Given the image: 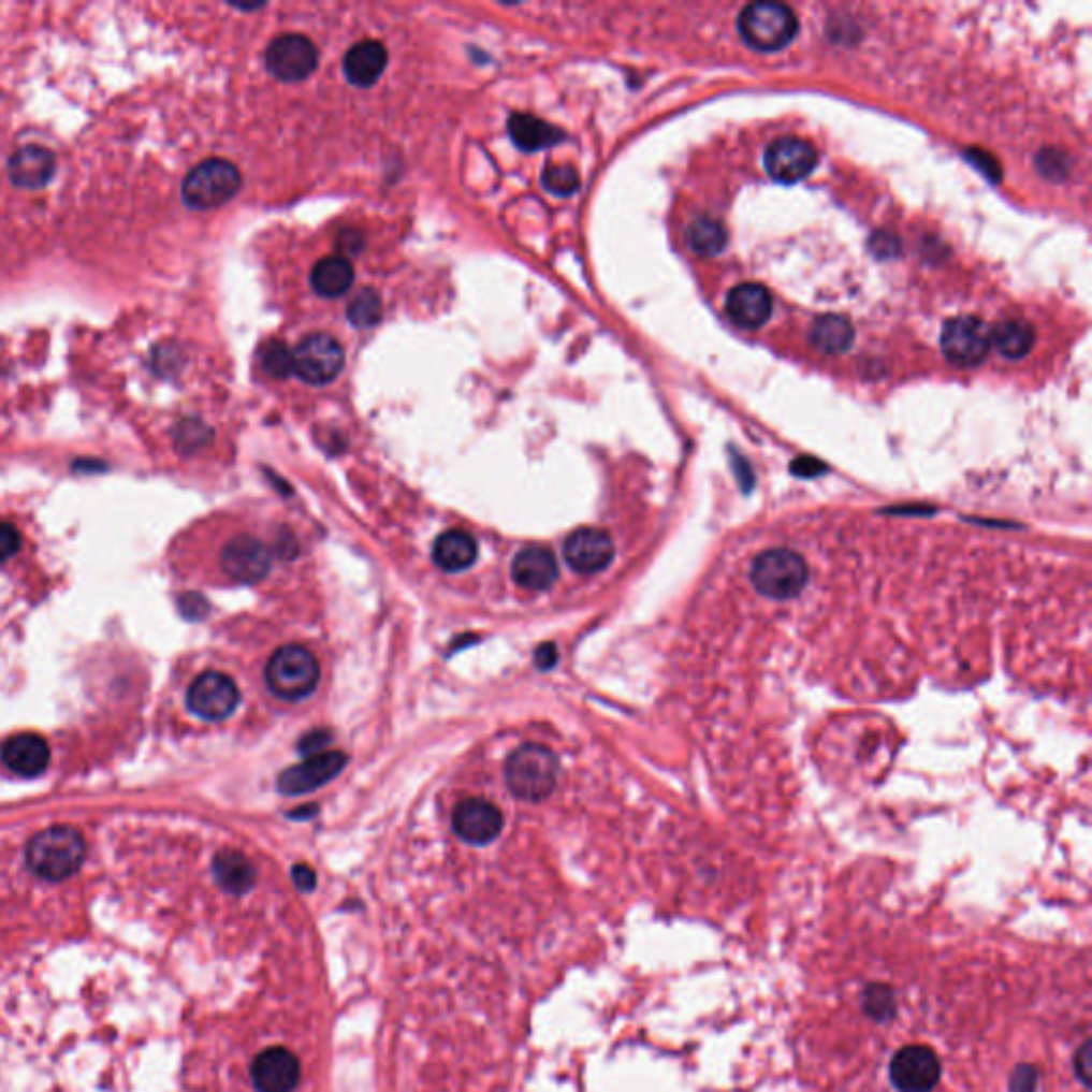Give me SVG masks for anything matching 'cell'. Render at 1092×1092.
<instances>
[{
	"label": "cell",
	"instance_id": "cell-1",
	"mask_svg": "<svg viewBox=\"0 0 1092 1092\" xmlns=\"http://www.w3.org/2000/svg\"><path fill=\"white\" fill-rule=\"evenodd\" d=\"M86 860V841L79 830L52 826L34 834L26 847L28 869L47 882H62L75 875Z\"/></svg>",
	"mask_w": 1092,
	"mask_h": 1092
},
{
	"label": "cell",
	"instance_id": "cell-2",
	"mask_svg": "<svg viewBox=\"0 0 1092 1092\" xmlns=\"http://www.w3.org/2000/svg\"><path fill=\"white\" fill-rule=\"evenodd\" d=\"M504 775L508 789L516 798L527 802H540L549 798L555 789L557 758L549 747L527 743L508 756Z\"/></svg>",
	"mask_w": 1092,
	"mask_h": 1092
},
{
	"label": "cell",
	"instance_id": "cell-3",
	"mask_svg": "<svg viewBox=\"0 0 1092 1092\" xmlns=\"http://www.w3.org/2000/svg\"><path fill=\"white\" fill-rule=\"evenodd\" d=\"M242 188L239 169L224 158H207L188 171L181 184V199L190 209H216L231 201Z\"/></svg>",
	"mask_w": 1092,
	"mask_h": 1092
},
{
	"label": "cell",
	"instance_id": "cell-4",
	"mask_svg": "<svg viewBox=\"0 0 1092 1092\" xmlns=\"http://www.w3.org/2000/svg\"><path fill=\"white\" fill-rule=\"evenodd\" d=\"M320 668L312 653L300 644L278 649L265 666V683L282 700L297 702L318 685Z\"/></svg>",
	"mask_w": 1092,
	"mask_h": 1092
},
{
	"label": "cell",
	"instance_id": "cell-5",
	"mask_svg": "<svg viewBox=\"0 0 1092 1092\" xmlns=\"http://www.w3.org/2000/svg\"><path fill=\"white\" fill-rule=\"evenodd\" d=\"M743 41L758 52H777L791 43L798 32L793 11L781 2H752L739 15Z\"/></svg>",
	"mask_w": 1092,
	"mask_h": 1092
},
{
	"label": "cell",
	"instance_id": "cell-6",
	"mask_svg": "<svg viewBox=\"0 0 1092 1092\" xmlns=\"http://www.w3.org/2000/svg\"><path fill=\"white\" fill-rule=\"evenodd\" d=\"M752 583L756 592L771 600H791L809 583L806 562L787 549H771L752 564Z\"/></svg>",
	"mask_w": 1092,
	"mask_h": 1092
},
{
	"label": "cell",
	"instance_id": "cell-7",
	"mask_svg": "<svg viewBox=\"0 0 1092 1092\" xmlns=\"http://www.w3.org/2000/svg\"><path fill=\"white\" fill-rule=\"evenodd\" d=\"M295 374L312 387L333 382L344 367V348L326 333H312L293 350Z\"/></svg>",
	"mask_w": 1092,
	"mask_h": 1092
},
{
	"label": "cell",
	"instance_id": "cell-8",
	"mask_svg": "<svg viewBox=\"0 0 1092 1092\" xmlns=\"http://www.w3.org/2000/svg\"><path fill=\"white\" fill-rule=\"evenodd\" d=\"M990 329L981 318L958 316L941 331V350L949 363L960 367L979 365L990 352Z\"/></svg>",
	"mask_w": 1092,
	"mask_h": 1092
},
{
	"label": "cell",
	"instance_id": "cell-9",
	"mask_svg": "<svg viewBox=\"0 0 1092 1092\" xmlns=\"http://www.w3.org/2000/svg\"><path fill=\"white\" fill-rule=\"evenodd\" d=\"M267 71L287 84L304 82L318 69V49L304 34H282L265 52Z\"/></svg>",
	"mask_w": 1092,
	"mask_h": 1092
},
{
	"label": "cell",
	"instance_id": "cell-10",
	"mask_svg": "<svg viewBox=\"0 0 1092 1092\" xmlns=\"http://www.w3.org/2000/svg\"><path fill=\"white\" fill-rule=\"evenodd\" d=\"M186 704L196 717L205 722H220L237 709L239 689L231 676L209 670L192 681L186 694Z\"/></svg>",
	"mask_w": 1092,
	"mask_h": 1092
},
{
	"label": "cell",
	"instance_id": "cell-11",
	"mask_svg": "<svg viewBox=\"0 0 1092 1092\" xmlns=\"http://www.w3.org/2000/svg\"><path fill=\"white\" fill-rule=\"evenodd\" d=\"M941 1080V1061L929 1046H905L890 1061V1082L899 1092H933Z\"/></svg>",
	"mask_w": 1092,
	"mask_h": 1092
},
{
	"label": "cell",
	"instance_id": "cell-12",
	"mask_svg": "<svg viewBox=\"0 0 1092 1092\" xmlns=\"http://www.w3.org/2000/svg\"><path fill=\"white\" fill-rule=\"evenodd\" d=\"M272 551L252 536H237L222 549L220 566L237 583H259L272 570Z\"/></svg>",
	"mask_w": 1092,
	"mask_h": 1092
},
{
	"label": "cell",
	"instance_id": "cell-13",
	"mask_svg": "<svg viewBox=\"0 0 1092 1092\" xmlns=\"http://www.w3.org/2000/svg\"><path fill=\"white\" fill-rule=\"evenodd\" d=\"M566 562L583 574L602 572L613 564L615 542L609 532L596 527H581L572 532L564 544Z\"/></svg>",
	"mask_w": 1092,
	"mask_h": 1092
},
{
	"label": "cell",
	"instance_id": "cell-14",
	"mask_svg": "<svg viewBox=\"0 0 1092 1092\" xmlns=\"http://www.w3.org/2000/svg\"><path fill=\"white\" fill-rule=\"evenodd\" d=\"M504 828L501 811L484 798H466L453 811V830L469 845H486Z\"/></svg>",
	"mask_w": 1092,
	"mask_h": 1092
},
{
	"label": "cell",
	"instance_id": "cell-15",
	"mask_svg": "<svg viewBox=\"0 0 1092 1092\" xmlns=\"http://www.w3.org/2000/svg\"><path fill=\"white\" fill-rule=\"evenodd\" d=\"M767 171L781 184H793L804 179L817 164L815 148L798 137L775 140L767 150Z\"/></svg>",
	"mask_w": 1092,
	"mask_h": 1092
},
{
	"label": "cell",
	"instance_id": "cell-16",
	"mask_svg": "<svg viewBox=\"0 0 1092 1092\" xmlns=\"http://www.w3.org/2000/svg\"><path fill=\"white\" fill-rule=\"evenodd\" d=\"M346 762H348V758L341 752L316 754V756H310L306 762L287 769L278 780V789L287 796L308 793L316 787L329 783L333 777H337L344 771Z\"/></svg>",
	"mask_w": 1092,
	"mask_h": 1092
},
{
	"label": "cell",
	"instance_id": "cell-17",
	"mask_svg": "<svg viewBox=\"0 0 1092 1092\" xmlns=\"http://www.w3.org/2000/svg\"><path fill=\"white\" fill-rule=\"evenodd\" d=\"M300 1063L285 1048H270L252 1065V1082L259 1092H293L300 1084Z\"/></svg>",
	"mask_w": 1092,
	"mask_h": 1092
},
{
	"label": "cell",
	"instance_id": "cell-18",
	"mask_svg": "<svg viewBox=\"0 0 1092 1092\" xmlns=\"http://www.w3.org/2000/svg\"><path fill=\"white\" fill-rule=\"evenodd\" d=\"M726 312L741 329H760L773 314V297L762 285L745 282L730 291Z\"/></svg>",
	"mask_w": 1092,
	"mask_h": 1092
},
{
	"label": "cell",
	"instance_id": "cell-19",
	"mask_svg": "<svg viewBox=\"0 0 1092 1092\" xmlns=\"http://www.w3.org/2000/svg\"><path fill=\"white\" fill-rule=\"evenodd\" d=\"M4 767L21 777H37L49 767V747L39 734H15L2 745Z\"/></svg>",
	"mask_w": 1092,
	"mask_h": 1092
},
{
	"label": "cell",
	"instance_id": "cell-20",
	"mask_svg": "<svg viewBox=\"0 0 1092 1092\" xmlns=\"http://www.w3.org/2000/svg\"><path fill=\"white\" fill-rule=\"evenodd\" d=\"M389 62V52L380 41H361L352 45L341 62L346 79L356 88H369L374 86Z\"/></svg>",
	"mask_w": 1092,
	"mask_h": 1092
},
{
	"label": "cell",
	"instance_id": "cell-21",
	"mask_svg": "<svg viewBox=\"0 0 1092 1092\" xmlns=\"http://www.w3.org/2000/svg\"><path fill=\"white\" fill-rule=\"evenodd\" d=\"M512 579L529 592H544L557 579V564L549 549L532 544L516 553L512 562Z\"/></svg>",
	"mask_w": 1092,
	"mask_h": 1092
},
{
	"label": "cell",
	"instance_id": "cell-22",
	"mask_svg": "<svg viewBox=\"0 0 1092 1092\" xmlns=\"http://www.w3.org/2000/svg\"><path fill=\"white\" fill-rule=\"evenodd\" d=\"M56 171V158L41 146H24L9 160V177L17 188H43Z\"/></svg>",
	"mask_w": 1092,
	"mask_h": 1092
},
{
	"label": "cell",
	"instance_id": "cell-23",
	"mask_svg": "<svg viewBox=\"0 0 1092 1092\" xmlns=\"http://www.w3.org/2000/svg\"><path fill=\"white\" fill-rule=\"evenodd\" d=\"M508 135L523 152H538L564 142V133L557 127L529 114H512L508 120Z\"/></svg>",
	"mask_w": 1092,
	"mask_h": 1092
},
{
	"label": "cell",
	"instance_id": "cell-24",
	"mask_svg": "<svg viewBox=\"0 0 1092 1092\" xmlns=\"http://www.w3.org/2000/svg\"><path fill=\"white\" fill-rule=\"evenodd\" d=\"M478 544L464 529H451L436 538L434 544V562L438 568L447 572H462L468 570L476 562Z\"/></svg>",
	"mask_w": 1092,
	"mask_h": 1092
},
{
	"label": "cell",
	"instance_id": "cell-25",
	"mask_svg": "<svg viewBox=\"0 0 1092 1092\" xmlns=\"http://www.w3.org/2000/svg\"><path fill=\"white\" fill-rule=\"evenodd\" d=\"M352 280H354V272L346 257H324L322 261L316 263L312 276H310V285H312L316 295H320L324 300L341 297L344 293H348L352 287Z\"/></svg>",
	"mask_w": 1092,
	"mask_h": 1092
},
{
	"label": "cell",
	"instance_id": "cell-26",
	"mask_svg": "<svg viewBox=\"0 0 1092 1092\" xmlns=\"http://www.w3.org/2000/svg\"><path fill=\"white\" fill-rule=\"evenodd\" d=\"M990 341L1005 359L1018 361L1024 359L1035 346V331L1029 322L1022 320H1001L994 329H990Z\"/></svg>",
	"mask_w": 1092,
	"mask_h": 1092
},
{
	"label": "cell",
	"instance_id": "cell-27",
	"mask_svg": "<svg viewBox=\"0 0 1092 1092\" xmlns=\"http://www.w3.org/2000/svg\"><path fill=\"white\" fill-rule=\"evenodd\" d=\"M854 341V326L845 316L826 314L811 326V344L824 354H841Z\"/></svg>",
	"mask_w": 1092,
	"mask_h": 1092
},
{
	"label": "cell",
	"instance_id": "cell-28",
	"mask_svg": "<svg viewBox=\"0 0 1092 1092\" xmlns=\"http://www.w3.org/2000/svg\"><path fill=\"white\" fill-rule=\"evenodd\" d=\"M214 875H216L218 884L233 894L248 892L257 879V871H254L252 862L244 854L231 851V849L220 851L216 856Z\"/></svg>",
	"mask_w": 1092,
	"mask_h": 1092
},
{
	"label": "cell",
	"instance_id": "cell-29",
	"mask_svg": "<svg viewBox=\"0 0 1092 1092\" xmlns=\"http://www.w3.org/2000/svg\"><path fill=\"white\" fill-rule=\"evenodd\" d=\"M687 242L700 257H717L728 246V229L711 216L696 218L687 229Z\"/></svg>",
	"mask_w": 1092,
	"mask_h": 1092
},
{
	"label": "cell",
	"instance_id": "cell-30",
	"mask_svg": "<svg viewBox=\"0 0 1092 1092\" xmlns=\"http://www.w3.org/2000/svg\"><path fill=\"white\" fill-rule=\"evenodd\" d=\"M862 1009L871 1020L886 1024L899 1011L897 992L888 984H871L862 994Z\"/></svg>",
	"mask_w": 1092,
	"mask_h": 1092
},
{
	"label": "cell",
	"instance_id": "cell-31",
	"mask_svg": "<svg viewBox=\"0 0 1092 1092\" xmlns=\"http://www.w3.org/2000/svg\"><path fill=\"white\" fill-rule=\"evenodd\" d=\"M542 186L555 196H572L581 188V177L570 164H549L542 173Z\"/></svg>",
	"mask_w": 1092,
	"mask_h": 1092
},
{
	"label": "cell",
	"instance_id": "cell-32",
	"mask_svg": "<svg viewBox=\"0 0 1092 1092\" xmlns=\"http://www.w3.org/2000/svg\"><path fill=\"white\" fill-rule=\"evenodd\" d=\"M261 363H263V369L272 376V378H289L291 374H295V367H293V350L285 344V341H270L263 352H261Z\"/></svg>",
	"mask_w": 1092,
	"mask_h": 1092
},
{
	"label": "cell",
	"instance_id": "cell-33",
	"mask_svg": "<svg viewBox=\"0 0 1092 1092\" xmlns=\"http://www.w3.org/2000/svg\"><path fill=\"white\" fill-rule=\"evenodd\" d=\"M382 316V304H380V297L378 293L374 291H363L359 293L352 304L348 306V320L356 326V329H367V326H374Z\"/></svg>",
	"mask_w": 1092,
	"mask_h": 1092
},
{
	"label": "cell",
	"instance_id": "cell-34",
	"mask_svg": "<svg viewBox=\"0 0 1092 1092\" xmlns=\"http://www.w3.org/2000/svg\"><path fill=\"white\" fill-rule=\"evenodd\" d=\"M1039 1072L1035 1065L1022 1063L1009 1076V1092H1037Z\"/></svg>",
	"mask_w": 1092,
	"mask_h": 1092
},
{
	"label": "cell",
	"instance_id": "cell-35",
	"mask_svg": "<svg viewBox=\"0 0 1092 1092\" xmlns=\"http://www.w3.org/2000/svg\"><path fill=\"white\" fill-rule=\"evenodd\" d=\"M21 549V536L11 523L0 521V562L11 559Z\"/></svg>",
	"mask_w": 1092,
	"mask_h": 1092
},
{
	"label": "cell",
	"instance_id": "cell-36",
	"mask_svg": "<svg viewBox=\"0 0 1092 1092\" xmlns=\"http://www.w3.org/2000/svg\"><path fill=\"white\" fill-rule=\"evenodd\" d=\"M1092 1054H1091V1042H1084L1080 1046V1050L1076 1052L1074 1057V1072L1078 1076V1080L1089 1089L1091 1087V1074H1092Z\"/></svg>",
	"mask_w": 1092,
	"mask_h": 1092
},
{
	"label": "cell",
	"instance_id": "cell-37",
	"mask_svg": "<svg viewBox=\"0 0 1092 1092\" xmlns=\"http://www.w3.org/2000/svg\"><path fill=\"white\" fill-rule=\"evenodd\" d=\"M869 248L877 254V259H892L899 252V242L888 233H877L873 235Z\"/></svg>",
	"mask_w": 1092,
	"mask_h": 1092
},
{
	"label": "cell",
	"instance_id": "cell-38",
	"mask_svg": "<svg viewBox=\"0 0 1092 1092\" xmlns=\"http://www.w3.org/2000/svg\"><path fill=\"white\" fill-rule=\"evenodd\" d=\"M331 741V734L324 732V730H314L310 734H306L302 741H300V749L306 754V756H316L326 743Z\"/></svg>",
	"mask_w": 1092,
	"mask_h": 1092
},
{
	"label": "cell",
	"instance_id": "cell-39",
	"mask_svg": "<svg viewBox=\"0 0 1092 1092\" xmlns=\"http://www.w3.org/2000/svg\"><path fill=\"white\" fill-rule=\"evenodd\" d=\"M969 158L992 179H999L1001 177V166L994 162V158L990 155H984V152H969Z\"/></svg>",
	"mask_w": 1092,
	"mask_h": 1092
},
{
	"label": "cell",
	"instance_id": "cell-40",
	"mask_svg": "<svg viewBox=\"0 0 1092 1092\" xmlns=\"http://www.w3.org/2000/svg\"><path fill=\"white\" fill-rule=\"evenodd\" d=\"M337 244H339V248H341V252H344V254H356V252L363 248V239H361V235H359V233H354V231H346V233H341Z\"/></svg>",
	"mask_w": 1092,
	"mask_h": 1092
},
{
	"label": "cell",
	"instance_id": "cell-41",
	"mask_svg": "<svg viewBox=\"0 0 1092 1092\" xmlns=\"http://www.w3.org/2000/svg\"><path fill=\"white\" fill-rule=\"evenodd\" d=\"M555 661H557V649H555V644L547 642V644H542V646L536 651V664H538L542 670L553 668V666H555Z\"/></svg>",
	"mask_w": 1092,
	"mask_h": 1092
},
{
	"label": "cell",
	"instance_id": "cell-42",
	"mask_svg": "<svg viewBox=\"0 0 1092 1092\" xmlns=\"http://www.w3.org/2000/svg\"><path fill=\"white\" fill-rule=\"evenodd\" d=\"M293 879H295V884H297L302 890H306V892H310L314 886H316V875H314L312 869H310V867H304V864H300V867H295V869H293Z\"/></svg>",
	"mask_w": 1092,
	"mask_h": 1092
},
{
	"label": "cell",
	"instance_id": "cell-43",
	"mask_svg": "<svg viewBox=\"0 0 1092 1092\" xmlns=\"http://www.w3.org/2000/svg\"><path fill=\"white\" fill-rule=\"evenodd\" d=\"M791 469H793L796 474H802V476H815V474H819V471L824 469V466H821L817 460L800 457V460H796V462H793Z\"/></svg>",
	"mask_w": 1092,
	"mask_h": 1092
}]
</instances>
